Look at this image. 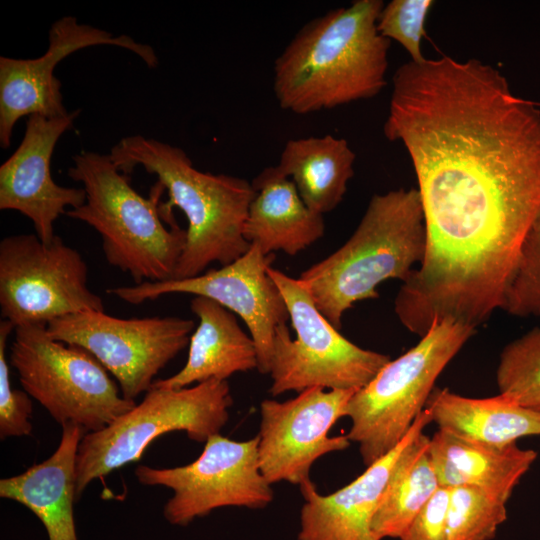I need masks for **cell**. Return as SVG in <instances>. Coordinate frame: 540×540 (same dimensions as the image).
Masks as SVG:
<instances>
[{"mask_svg":"<svg viewBox=\"0 0 540 540\" xmlns=\"http://www.w3.org/2000/svg\"><path fill=\"white\" fill-rule=\"evenodd\" d=\"M57 449L23 473L0 480V497L29 509L44 525L49 540H78L73 515L76 459L86 434L76 424H64Z\"/></svg>","mask_w":540,"mask_h":540,"instance_id":"obj_18","label":"cell"},{"mask_svg":"<svg viewBox=\"0 0 540 540\" xmlns=\"http://www.w3.org/2000/svg\"><path fill=\"white\" fill-rule=\"evenodd\" d=\"M382 0H355L308 21L274 61L279 106L305 115L378 95L390 40L377 28Z\"/></svg>","mask_w":540,"mask_h":540,"instance_id":"obj_2","label":"cell"},{"mask_svg":"<svg viewBox=\"0 0 540 540\" xmlns=\"http://www.w3.org/2000/svg\"><path fill=\"white\" fill-rule=\"evenodd\" d=\"M0 307L3 320L15 328L104 311L102 298L88 287L81 254L58 235L45 244L36 234L10 235L0 242Z\"/></svg>","mask_w":540,"mask_h":540,"instance_id":"obj_10","label":"cell"},{"mask_svg":"<svg viewBox=\"0 0 540 540\" xmlns=\"http://www.w3.org/2000/svg\"><path fill=\"white\" fill-rule=\"evenodd\" d=\"M251 183L255 196L248 209L244 236L263 254L283 251L293 256L324 235L323 215L307 207L294 182L276 166L263 169Z\"/></svg>","mask_w":540,"mask_h":540,"instance_id":"obj_19","label":"cell"},{"mask_svg":"<svg viewBox=\"0 0 540 540\" xmlns=\"http://www.w3.org/2000/svg\"><path fill=\"white\" fill-rule=\"evenodd\" d=\"M505 501L474 486L450 488L447 540H492L507 519Z\"/></svg>","mask_w":540,"mask_h":540,"instance_id":"obj_26","label":"cell"},{"mask_svg":"<svg viewBox=\"0 0 540 540\" xmlns=\"http://www.w3.org/2000/svg\"><path fill=\"white\" fill-rule=\"evenodd\" d=\"M258 442V436L235 441L215 434L193 462L173 468L139 465L135 475L143 485L173 491L163 509L173 525L186 526L220 507L264 508L273 490L259 467Z\"/></svg>","mask_w":540,"mask_h":540,"instance_id":"obj_12","label":"cell"},{"mask_svg":"<svg viewBox=\"0 0 540 540\" xmlns=\"http://www.w3.org/2000/svg\"><path fill=\"white\" fill-rule=\"evenodd\" d=\"M433 5L432 0H392L384 4L379 13L378 31L388 40L398 42L409 53L411 61L421 62L425 59L421 41Z\"/></svg>","mask_w":540,"mask_h":540,"instance_id":"obj_28","label":"cell"},{"mask_svg":"<svg viewBox=\"0 0 540 540\" xmlns=\"http://www.w3.org/2000/svg\"><path fill=\"white\" fill-rule=\"evenodd\" d=\"M46 52L34 59L0 57V145L10 146L16 122L30 115L47 118L66 116L61 82L54 75L58 63L72 53L90 46L112 45L125 48L150 67L158 57L154 49L128 35L114 36L103 29L79 23L73 16L56 20L49 29Z\"/></svg>","mask_w":540,"mask_h":540,"instance_id":"obj_15","label":"cell"},{"mask_svg":"<svg viewBox=\"0 0 540 540\" xmlns=\"http://www.w3.org/2000/svg\"><path fill=\"white\" fill-rule=\"evenodd\" d=\"M475 331L453 319L435 321L414 347L390 360L352 395L344 413L351 421L346 436L358 443L366 467L404 439L437 378Z\"/></svg>","mask_w":540,"mask_h":540,"instance_id":"obj_6","label":"cell"},{"mask_svg":"<svg viewBox=\"0 0 540 540\" xmlns=\"http://www.w3.org/2000/svg\"><path fill=\"white\" fill-rule=\"evenodd\" d=\"M233 404L226 380L210 379L192 387L151 386L142 401L97 432L86 433L76 459V496L94 480L141 459L159 436L184 431L205 443L219 434Z\"/></svg>","mask_w":540,"mask_h":540,"instance_id":"obj_7","label":"cell"},{"mask_svg":"<svg viewBox=\"0 0 540 540\" xmlns=\"http://www.w3.org/2000/svg\"><path fill=\"white\" fill-rule=\"evenodd\" d=\"M450 488L440 487L408 526L400 540H447L446 515Z\"/></svg>","mask_w":540,"mask_h":540,"instance_id":"obj_30","label":"cell"},{"mask_svg":"<svg viewBox=\"0 0 540 540\" xmlns=\"http://www.w3.org/2000/svg\"><path fill=\"white\" fill-rule=\"evenodd\" d=\"M357 390L308 388L284 402L265 399L260 404L257 435L261 473L270 484L287 481L299 486L310 480L313 463L325 454L345 450L346 435L329 436Z\"/></svg>","mask_w":540,"mask_h":540,"instance_id":"obj_14","label":"cell"},{"mask_svg":"<svg viewBox=\"0 0 540 540\" xmlns=\"http://www.w3.org/2000/svg\"><path fill=\"white\" fill-rule=\"evenodd\" d=\"M109 155L124 174L142 166L157 177L168 193L160 203L167 223L175 221L174 207L186 216V244L172 279L198 276L211 263L227 265L249 250L244 227L255 196L251 182L200 171L183 149L142 135L122 138Z\"/></svg>","mask_w":540,"mask_h":540,"instance_id":"obj_3","label":"cell"},{"mask_svg":"<svg viewBox=\"0 0 540 540\" xmlns=\"http://www.w3.org/2000/svg\"><path fill=\"white\" fill-rule=\"evenodd\" d=\"M355 159L344 138L327 134L287 141L276 167L294 182L307 207L324 215L342 201Z\"/></svg>","mask_w":540,"mask_h":540,"instance_id":"obj_23","label":"cell"},{"mask_svg":"<svg viewBox=\"0 0 540 540\" xmlns=\"http://www.w3.org/2000/svg\"><path fill=\"white\" fill-rule=\"evenodd\" d=\"M432 423L424 410L404 439L348 485L320 494L311 480L300 485L305 503L300 512L298 540H380L372 521L394 467L412 438Z\"/></svg>","mask_w":540,"mask_h":540,"instance_id":"obj_17","label":"cell"},{"mask_svg":"<svg viewBox=\"0 0 540 540\" xmlns=\"http://www.w3.org/2000/svg\"><path fill=\"white\" fill-rule=\"evenodd\" d=\"M425 409L438 430L469 441L506 446L521 437L540 435V414L499 394L470 398L435 387Z\"/></svg>","mask_w":540,"mask_h":540,"instance_id":"obj_22","label":"cell"},{"mask_svg":"<svg viewBox=\"0 0 540 540\" xmlns=\"http://www.w3.org/2000/svg\"><path fill=\"white\" fill-rule=\"evenodd\" d=\"M190 308L199 324L190 338L187 361L176 374L152 386L180 389L258 368L255 342L232 312L202 296H195Z\"/></svg>","mask_w":540,"mask_h":540,"instance_id":"obj_20","label":"cell"},{"mask_svg":"<svg viewBox=\"0 0 540 540\" xmlns=\"http://www.w3.org/2000/svg\"><path fill=\"white\" fill-rule=\"evenodd\" d=\"M15 327L7 320L0 322V438L20 437L32 432V401L25 392L14 389L6 358L7 339Z\"/></svg>","mask_w":540,"mask_h":540,"instance_id":"obj_29","label":"cell"},{"mask_svg":"<svg viewBox=\"0 0 540 540\" xmlns=\"http://www.w3.org/2000/svg\"><path fill=\"white\" fill-rule=\"evenodd\" d=\"M496 382L499 395L540 414V327L503 348Z\"/></svg>","mask_w":540,"mask_h":540,"instance_id":"obj_25","label":"cell"},{"mask_svg":"<svg viewBox=\"0 0 540 540\" xmlns=\"http://www.w3.org/2000/svg\"><path fill=\"white\" fill-rule=\"evenodd\" d=\"M195 323L177 316L119 318L82 311L50 321L49 336L90 352L116 379L122 396L134 400L187 345Z\"/></svg>","mask_w":540,"mask_h":540,"instance_id":"obj_11","label":"cell"},{"mask_svg":"<svg viewBox=\"0 0 540 540\" xmlns=\"http://www.w3.org/2000/svg\"><path fill=\"white\" fill-rule=\"evenodd\" d=\"M68 176L83 185L86 200L66 216L95 229L107 262L131 276L134 284L173 278L186 244V229L166 227L160 210L165 190L157 181L145 198L129 183L109 154L81 151Z\"/></svg>","mask_w":540,"mask_h":540,"instance_id":"obj_5","label":"cell"},{"mask_svg":"<svg viewBox=\"0 0 540 540\" xmlns=\"http://www.w3.org/2000/svg\"><path fill=\"white\" fill-rule=\"evenodd\" d=\"M426 249V227L418 189L375 194L350 238L299 277L319 311L338 330L355 303L379 296L389 279L406 281Z\"/></svg>","mask_w":540,"mask_h":540,"instance_id":"obj_4","label":"cell"},{"mask_svg":"<svg viewBox=\"0 0 540 540\" xmlns=\"http://www.w3.org/2000/svg\"><path fill=\"white\" fill-rule=\"evenodd\" d=\"M405 146L426 227L423 262L443 277L509 275L540 217V109L478 59L408 61L383 125Z\"/></svg>","mask_w":540,"mask_h":540,"instance_id":"obj_1","label":"cell"},{"mask_svg":"<svg viewBox=\"0 0 540 540\" xmlns=\"http://www.w3.org/2000/svg\"><path fill=\"white\" fill-rule=\"evenodd\" d=\"M268 273L286 303L296 332L292 339L285 324L275 330L269 374V392L278 396L312 387L359 390L391 360L388 355L364 349L336 329L319 311L299 278L273 267Z\"/></svg>","mask_w":540,"mask_h":540,"instance_id":"obj_9","label":"cell"},{"mask_svg":"<svg viewBox=\"0 0 540 540\" xmlns=\"http://www.w3.org/2000/svg\"><path fill=\"white\" fill-rule=\"evenodd\" d=\"M274 259L254 244L235 261L198 276L118 286L108 293L130 304L174 293L211 299L239 316L255 342L258 371L269 374L275 330L289 319L283 296L268 273Z\"/></svg>","mask_w":540,"mask_h":540,"instance_id":"obj_13","label":"cell"},{"mask_svg":"<svg viewBox=\"0 0 540 540\" xmlns=\"http://www.w3.org/2000/svg\"><path fill=\"white\" fill-rule=\"evenodd\" d=\"M46 327L15 328L9 363L24 391L57 423L97 432L136 405L90 352L52 339Z\"/></svg>","mask_w":540,"mask_h":540,"instance_id":"obj_8","label":"cell"},{"mask_svg":"<svg viewBox=\"0 0 540 540\" xmlns=\"http://www.w3.org/2000/svg\"><path fill=\"white\" fill-rule=\"evenodd\" d=\"M79 113L76 109L63 117L28 116L20 145L0 167V209L29 218L45 244L56 235L54 223L66 208L76 209L86 200L83 188L58 185L50 170L56 143Z\"/></svg>","mask_w":540,"mask_h":540,"instance_id":"obj_16","label":"cell"},{"mask_svg":"<svg viewBox=\"0 0 540 540\" xmlns=\"http://www.w3.org/2000/svg\"><path fill=\"white\" fill-rule=\"evenodd\" d=\"M418 432L400 455L372 521L375 535L400 539L441 487L428 447L430 437Z\"/></svg>","mask_w":540,"mask_h":540,"instance_id":"obj_24","label":"cell"},{"mask_svg":"<svg viewBox=\"0 0 540 540\" xmlns=\"http://www.w3.org/2000/svg\"><path fill=\"white\" fill-rule=\"evenodd\" d=\"M428 451L441 487L474 486L505 502L537 458L517 443L493 446L440 430L430 437Z\"/></svg>","mask_w":540,"mask_h":540,"instance_id":"obj_21","label":"cell"},{"mask_svg":"<svg viewBox=\"0 0 540 540\" xmlns=\"http://www.w3.org/2000/svg\"><path fill=\"white\" fill-rule=\"evenodd\" d=\"M503 310L519 318L540 317V217L522 245Z\"/></svg>","mask_w":540,"mask_h":540,"instance_id":"obj_27","label":"cell"}]
</instances>
